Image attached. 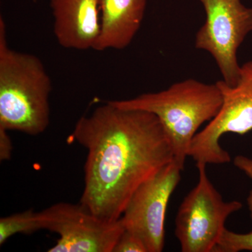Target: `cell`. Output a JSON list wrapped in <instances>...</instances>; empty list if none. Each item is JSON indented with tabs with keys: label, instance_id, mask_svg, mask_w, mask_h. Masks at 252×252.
<instances>
[{
	"label": "cell",
	"instance_id": "7a4b0ae2",
	"mask_svg": "<svg viewBox=\"0 0 252 252\" xmlns=\"http://www.w3.org/2000/svg\"><path fill=\"white\" fill-rule=\"evenodd\" d=\"M51 78L34 55L9 47L0 18V127L30 135L42 133L50 123Z\"/></svg>",
	"mask_w": 252,
	"mask_h": 252
},
{
	"label": "cell",
	"instance_id": "9c48e42d",
	"mask_svg": "<svg viewBox=\"0 0 252 252\" xmlns=\"http://www.w3.org/2000/svg\"><path fill=\"white\" fill-rule=\"evenodd\" d=\"M54 32L64 49H94L100 31L99 0H50Z\"/></svg>",
	"mask_w": 252,
	"mask_h": 252
},
{
	"label": "cell",
	"instance_id": "8fae6325",
	"mask_svg": "<svg viewBox=\"0 0 252 252\" xmlns=\"http://www.w3.org/2000/svg\"><path fill=\"white\" fill-rule=\"evenodd\" d=\"M44 229V220L41 212L32 210L0 219V245L16 234H31L39 230Z\"/></svg>",
	"mask_w": 252,
	"mask_h": 252
},
{
	"label": "cell",
	"instance_id": "277c9868",
	"mask_svg": "<svg viewBox=\"0 0 252 252\" xmlns=\"http://www.w3.org/2000/svg\"><path fill=\"white\" fill-rule=\"evenodd\" d=\"M206 164L197 163L198 182L179 207L175 235L183 252H213L228 217L243 203L225 202L207 176Z\"/></svg>",
	"mask_w": 252,
	"mask_h": 252
},
{
	"label": "cell",
	"instance_id": "4fadbf2b",
	"mask_svg": "<svg viewBox=\"0 0 252 252\" xmlns=\"http://www.w3.org/2000/svg\"><path fill=\"white\" fill-rule=\"evenodd\" d=\"M113 252H148L143 242L137 235L124 230Z\"/></svg>",
	"mask_w": 252,
	"mask_h": 252
},
{
	"label": "cell",
	"instance_id": "7c38bea8",
	"mask_svg": "<svg viewBox=\"0 0 252 252\" xmlns=\"http://www.w3.org/2000/svg\"><path fill=\"white\" fill-rule=\"evenodd\" d=\"M252 252V231L238 233L225 228L213 252Z\"/></svg>",
	"mask_w": 252,
	"mask_h": 252
},
{
	"label": "cell",
	"instance_id": "5b68a950",
	"mask_svg": "<svg viewBox=\"0 0 252 252\" xmlns=\"http://www.w3.org/2000/svg\"><path fill=\"white\" fill-rule=\"evenodd\" d=\"M223 96L216 117L194 137L189 157L197 163L229 162V153L220 146V139L227 133L245 135L252 131V61L240 67V77L234 86L217 81Z\"/></svg>",
	"mask_w": 252,
	"mask_h": 252
},
{
	"label": "cell",
	"instance_id": "8992f818",
	"mask_svg": "<svg viewBox=\"0 0 252 252\" xmlns=\"http://www.w3.org/2000/svg\"><path fill=\"white\" fill-rule=\"evenodd\" d=\"M205 21L195 36L196 49L209 53L215 59L223 80L234 86L240 77L237 53L252 31V8L241 0H200Z\"/></svg>",
	"mask_w": 252,
	"mask_h": 252
},
{
	"label": "cell",
	"instance_id": "30bf717a",
	"mask_svg": "<svg viewBox=\"0 0 252 252\" xmlns=\"http://www.w3.org/2000/svg\"><path fill=\"white\" fill-rule=\"evenodd\" d=\"M147 0H99L100 31L94 51L122 50L130 45L141 27Z\"/></svg>",
	"mask_w": 252,
	"mask_h": 252
},
{
	"label": "cell",
	"instance_id": "9a60e30c",
	"mask_svg": "<svg viewBox=\"0 0 252 252\" xmlns=\"http://www.w3.org/2000/svg\"><path fill=\"white\" fill-rule=\"evenodd\" d=\"M7 130L0 127V160H9L12 152V143Z\"/></svg>",
	"mask_w": 252,
	"mask_h": 252
},
{
	"label": "cell",
	"instance_id": "6da1fadb",
	"mask_svg": "<svg viewBox=\"0 0 252 252\" xmlns=\"http://www.w3.org/2000/svg\"><path fill=\"white\" fill-rule=\"evenodd\" d=\"M72 137L87 150L80 204L102 220H120L137 188L173 161L157 116L112 101L78 120Z\"/></svg>",
	"mask_w": 252,
	"mask_h": 252
},
{
	"label": "cell",
	"instance_id": "5bb4252c",
	"mask_svg": "<svg viewBox=\"0 0 252 252\" xmlns=\"http://www.w3.org/2000/svg\"><path fill=\"white\" fill-rule=\"evenodd\" d=\"M233 164L240 171L244 172L249 178L252 180V158L243 155H238L235 157L233 160ZM247 203H248L250 218L252 220V189L250 190L247 198Z\"/></svg>",
	"mask_w": 252,
	"mask_h": 252
},
{
	"label": "cell",
	"instance_id": "52a82bcc",
	"mask_svg": "<svg viewBox=\"0 0 252 252\" xmlns=\"http://www.w3.org/2000/svg\"><path fill=\"white\" fill-rule=\"evenodd\" d=\"M182 171L175 160L162 167L134 192L121 217L125 230L137 235L148 252L163 250L167 205Z\"/></svg>",
	"mask_w": 252,
	"mask_h": 252
},
{
	"label": "cell",
	"instance_id": "ba28073f",
	"mask_svg": "<svg viewBox=\"0 0 252 252\" xmlns=\"http://www.w3.org/2000/svg\"><path fill=\"white\" fill-rule=\"evenodd\" d=\"M41 212L44 229L59 235L49 252H113L125 230L121 219L102 220L80 203L55 204Z\"/></svg>",
	"mask_w": 252,
	"mask_h": 252
},
{
	"label": "cell",
	"instance_id": "3957f363",
	"mask_svg": "<svg viewBox=\"0 0 252 252\" xmlns=\"http://www.w3.org/2000/svg\"><path fill=\"white\" fill-rule=\"evenodd\" d=\"M112 102L121 108L145 111L157 116L171 142L174 160L184 170L194 137L200 126L216 117L223 96L217 82L208 84L188 79L166 90Z\"/></svg>",
	"mask_w": 252,
	"mask_h": 252
}]
</instances>
